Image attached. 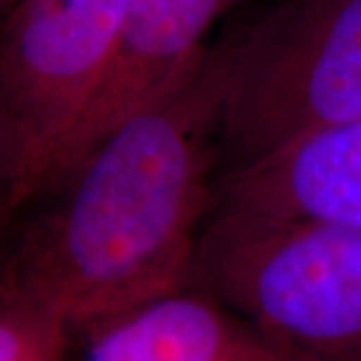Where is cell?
Segmentation results:
<instances>
[{"label": "cell", "instance_id": "1", "mask_svg": "<svg viewBox=\"0 0 361 361\" xmlns=\"http://www.w3.org/2000/svg\"><path fill=\"white\" fill-rule=\"evenodd\" d=\"M223 90L225 52L213 42L26 207L2 279L73 331L185 289L219 205Z\"/></svg>", "mask_w": 361, "mask_h": 361}, {"label": "cell", "instance_id": "2", "mask_svg": "<svg viewBox=\"0 0 361 361\" xmlns=\"http://www.w3.org/2000/svg\"><path fill=\"white\" fill-rule=\"evenodd\" d=\"M187 287L295 361H361V227L217 205Z\"/></svg>", "mask_w": 361, "mask_h": 361}, {"label": "cell", "instance_id": "3", "mask_svg": "<svg viewBox=\"0 0 361 361\" xmlns=\"http://www.w3.org/2000/svg\"><path fill=\"white\" fill-rule=\"evenodd\" d=\"M219 42L225 171L361 118V0H277Z\"/></svg>", "mask_w": 361, "mask_h": 361}, {"label": "cell", "instance_id": "4", "mask_svg": "<svg viewBox=\"0 0 361 361\" xmlns=\"http://www.w3.org/2000/svg\"><path fill=\"white\" fill-rule=\"evenodd\" d=\"M129 0H20L0 39L2 219L51 177L113 63Z\"/></svg>", "mask_w": 361, "mask_h": 361}, {"label": "cell", "instance_id": "5", "mask_svg": "<svg viewBox=\"0 0 361 361\" xmlns=\"http://www.w3.org/2000/svg\"><path fill=\"white\" fill-rule=\"evenodd\" d=\"M239 2L243 0H129L103 85L40 193L167 89L203 52L217 20Z\"/></svg>", "mask_w": 361, "mask_h": 361}, {"label": "cell", "instance_id": "6", "mask_svg": "<svg viewBox=\"0 0 361 361\" xmlns=\"http://www.w3.org/2000/svg\"><path fill=\"white\" fill-rule=\"evenodd\" d=\"M219 205L361 227V118L317 130L219 177Z\"/></svg>", "mask_w": 361, "mask_h": 361}, {"label": "cell", "instance_id": "7", "mask_svg": "<svg viewBox=\"0 0 361 361\" xmlns=\"http://www.w3.org/2000/svg\"><path fill=\"white\" fill-rule=\"evenodd\" d=\"M80 361H295L215 297L185 287L78 329Z\"/></svg>", "mask_w": 361, "mask_h": 361}, {"label": "cell", "instance_id": "8", "mask_svg": "<svg viewBox=\"0 0 361 361\" xmlns=\"http://www.w3.org/2000/svg\"><path fill=\"white\" fill-rule=\"evenodd\" d=\"M73 327L63 313L13 281L0 283V361H66Z\"/></svg>", "mask_w": 361, "mask_h": 361}, {"label": "cell", "instance_id": "9", "mask_svg": "<svg viewBox=\"0 0 361 361\" xmlns=\"http://www.w3.org/2000/svg\"><path fill=\"white\" fill-rule=\"evenodd\" d=\"M16 2H20V0H0V8H2V14H6L11 8H13Z\"/></svg>", "mask_w": 361, "mask_h": 361}]
</instances>
